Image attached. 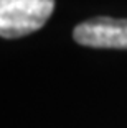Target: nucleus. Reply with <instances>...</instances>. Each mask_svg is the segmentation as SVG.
Segmentation results:
<instances>
[{
	"label": "nucleus",
	"instance_id": "f257e3e1",
	"mask_svg": "<svg viewBox=\"0 0 127 128\" xmlns=\"http://www.w3.org/2000/svg\"><path fill=\"white\" fill-rule=\"evenodd\" d=\"M55 0H0V36L13 40L45 26Z\"/></svg>",
	"mask_w": 127,
	"mask_h": 128
},
{
	"label": "nucleus",
	"instance_id": "f03ea898",
	"mask_svg": "<svg viewBox=\"0 0 127 128\" xmlns=\"http://www.w3.org/2000/svg\"><path fill=\"white\" fill-rule=\"evenodd\" d=\"M78 44L104 49H127V20L96 16L79 23L73 30Z\"/></svg>",
	"mask_w": 127,
	"mask_h": 128
}]
</instances>
